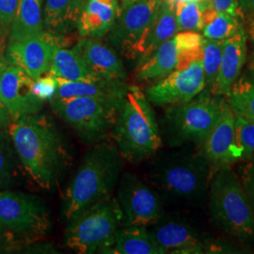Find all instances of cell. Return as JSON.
<instances>
[{
    "mask_svg": "<svg viewBox=\"0 0 254 254\" xmlns=\"http://www.w3.org/2000/svg\"><path fill=\"white\" fill-rule=\"evenodd\" d=\"M160 3L161 0H129L120 5V13L108 33V40L127 59L139 57L140 47Z\"/></svg>",
    "mask_w": 254,
    "mask_h": 254,
    "instance_id": "8fae6325",
    "label": "cell"
},
{
    "mask_svg": "<svg viewBox=\"0 0 254 254\" xmlns=\"http://www.w3.org/2000/svg\"><path fill=\"white\" fill-rule=\"evenodd\" d=\"M57 89L56 77L47 73L45 76H41L33 83V91L37 97L43 101H49L53 96Z\"/></svg>",
    "mask_w": 254,
    "mask_h": 254,
    "instance_id": "836d02e7",
    "label": "cell"
},
{
    "mask_svg": "<svg viewBox=\"0 0 254 254\" xmlns=\"http://www.w3.org/2000/svg\"><path fill=\"white\" fill-rule=\"evenodd\" d=\"M6 37V34L4 33V30L2 28V26L0 24V52L2 50V46H3V42H4V38Z\"/></svg>",
    "mask_w": 254,
    "mask_h": 254,
    "instance_id": "b9f144b4",
    "label": "cell"
},
{
    "mask_svg": "<svg viewBox=\"0 0 254 254\" xmlns=\"http://www.w3.org/2000/svg\"><path fill=\"white\" fill-rule=\"evenodd\" d=\"M19 160L41 189L54 190L71 165L64 133L54 119L41 112L13 120L8 127Z\"/></svg>",
    "mask_w": 254,
    "mask_h": 254,
    "instance_id": "6da1fadb",
    "label": "cell"
},
{
    "mask_svg": "<svg viewBox=\"0 0 254 254\" xmlns=\"http://www.w3.org/2000/svg\"><path fill=\"white\" fill-rule=\"evenodd\" d=\"M201 59L173 71L146 90L149 102L156 107H168L191 100L205 89Z\"/></svg>",
    "mask_w": 254,
    "mask_h": 254,
    "instance_id": "9a60e30c",
    "label": "cell"
},
{
    "mask_svg": "<svg viewBox=\"0 0 254 254\" xmlns=\"http://www.w3.org/2000/svg\"><path fill=\"white\" fill-rule=\"evenodd\" d=\"M8 65H9V64H8V63L6 62L5 58L0 56V74L3 73V71L7 68V66H8Z\"/></svg>",
    "mask_w": 254,
    "mask_h": 254,
    "instance_id": "60d3db41",
    "label": "cell"
},
{
    "mask_svg": "<svg viewBox=\"0 0 254 254\" xmlns=\"http://www.w3.org/2000/svg\"><path fill=\"white\" fill-rule=\"evenodd\" d=\"M12 122V117L9 110L0 102V130L7 129Z\"/></svg>",
    "mask_w": 254,
    "mask_h": 254,
    "instance_id": "8d00e7d4",
    "label": "cell"
},
{
    "mask_svg": "<svg viewBox=\"0 0 254 254\" xmlns=\"http://www.w3.org/2000/svg\"><path fill=\"white\" fill-rule=\"evenodd\" d=\"M34 80L22 69L8 65L0 74V102L9 110L12 121L41 112L46 102L33 91Z\"/></svg>",
    "mask_w": 254,
    "mask_h": 254,
    "instance_id": "2e32d148",
    "label": "cell"
},
{
    "mask_svg": "<svg viewBox=\"0 0 254 254\" xmlns=\"http://www.w3.org/2000/svg\"><path fill=\"white\" fill-rule=\"evenodd\" d=\"M227 102L205 89L191 100L166 107L159 128L172 148L201 145L217 124Z\"/></svg>",
    "mask_w": 254,
    "mask_h": 254,
    "instance_id": "8992f818",
    "label": "cell"
},
{
    "mask_svg": "<svg viewBox=\"0 0 254 254\" xmlns=\"http://www.w3.org/2000/svg\"><path fill=\"white\" fill-rule=\"evenodd\" d=\"M124 158L114 143H95L82 159L64 195L63 215L69 222L93 203L113 196Z\"/></svg>",
    "mask_w": 254,
    "mask_h": 254,
    "instance_id": "3957f363",
    "label": "cell"
},
{
    "mask_svg": "<svg viewBox=\"0 0 254 254\" xmlns=\"http://www.w3.org/2000/svg\"><path fill=\"white\" fill-rule=\"evenodd\" d=\"M118 1H119V0H118Z\"/></svg>",
    "mask_w": 254,
    "mask_h": 254,
    "instance_id": "f6af8a7d",
    "label": "cell"
},
{
    "mask_svg": "<svg viewBox=\"0 0 254 254\" xmlns=\"http://www.w3.org/2000/svg\"><path fill=\"white\" fill-rule=\"evenodd\" d=\"M18 154L9 130H0V190H6L18 174Z\"/></svg>",
    "mask_w": 254,
    "mask_h": 254,
    "instance_id": "f1b7e54d",
    "label": "cell"
},
{
    "mask_svg": "<svg viewBox=\"0 0 254 254\" xmlns=\"http://www.w3.org/2000/svg\"><path fill=\"white\" fill-rule=\"evenodd\" d=\"M247 36L244 29H240L236 35L223 41L221 63L217 80L211 92L227 96L234 83L238 79L239 74L246 63L247 58Z\"/></svg>",
    "mask_w": 254,
    "mask_h": 254,
    "instance_id": "d6986e66",
    "label": "cell"
},
{
    "mask_svg": "<svg viewBox=\"0 0 254 254\" xmlns=\"http://www.w3.org/2000/svg\"><path fill=\"white\" fill-rule=\"evenodd\" d=\"M235 116L236 140L242 149V160H254V123Z\"/></svg>",
    "mask_w": 254,
    "mask_h": 254,
    "instance_id": "1f68e13d",
    "label": "cell"
},
{
    "mask_svg": "<svg viewBox=\"0 0 254 254\" xmlns=\"http://www.w3.org/2000/svg\"><path fill=\"white\" fill-rule=\"evenodd\" d=\"M210 163L200 153L181 149L158 154L148 164L144 180L162 200L187 207L201 206L208 197Z\"/></svg>",
    "mask_w": 254,
    "mask_h": 254,
    "instance_id": "7a4b0ae2",
    "label": "cell"
},
{
    "mask_svg": "<svg viewBox=\"0 0 254 254\" xmlns=\"http://www.w3.org/2000/svg\"><path fill=\"white\" fill-rule=\"evenodd\" d=\"M253 41H254V29L253 30Z\"/></svg>",
    "mask_w": 254,
    "mask_h": 254,
    "instance_id": "ee69618b",
    "label": "cell"
},
{
    "mask_svg": "<svg viewBox=\"0 0 254 254\" xmlns=\"http://www.w3.org/2000/svg\"><path fill=\"white\" fill-rule=\"evenodd\" d=\"M210 6V0L176 4L174 9L178 31H202L205 26V10Z\"/></svg>",
    "mask_w": 254,
    "mask_h": 254,
    "instance_id": "83f0119b",
    "label": "cell"
},
{
    "mask_svg": "<svg viewBox=\"0 0 254 254\" xmlns=\"http://www.w3.org/2000/svg\"><path fill=\"white\" fill-rule=\"evenodd\" d=\"M20 0H0V24L7 35L15 15Z\"/></svg>",
    "mask_w": 254,
    "mask_h": 254,
    "instance_id": "e575fe53",
    "label": "cell"
},
{
    "mask_svg": "<svg viewBox=\"0 0 254 254\" xmlns=\"http://www.w3.org/2000/svg\"><path fill=\"white\" fill-rule=\"evenodd\" d=\"M249 79L254 84V57L252 59L250 65H249Z\"/></svg>",
    "mask_w": 254,
    "mask_h": 254,
    "instance_id": "f35d334b",
    "label": "cell"
},
{
    "mask_svg": "<svg viewBox=\"0 0 254 254\" xmlns=\"http://www.w3.org/2000/svg\"><path fill=\"white\" fill-rule=\"evenodd\" d=\"M213 8L217 12L228 13L236 16L238 1L237 0H210Z\"/></svg>",
    "mask_w": 254,
    "mask_h": 254,
    "instance_id": "d590c367",
    "label": "cell"
},
{
    "mask_svg": "<svg viewBox=\"0 0 254 254\" xmlns=\"http://www.w3.org/2000/svg\"><path fill=\"white\" fill-rule=\"evenodd\" d=\"M209 213L228 238L248 250L254 246V217L245 190L231 165L217 168L209 183Z\"/></svg>",
    "mask_w": 254,
    "mask_h": 254,
    "instance_id": "5b68a950",
    "label": "cell"
},
{
    "mask_svg": "<svg viewBox=\"0 0 254 254\" xmlns=\"http://www.w3.org/2000/svg\"><path fill=\"white\" fill-rule=\"evenodd\" d=\"M178 32L175 9L171 3L161 0L160 6L152 26L140 47L138 64L144 62L166 41Z\"/></svg>",
    "mask_w": 254,
    "mask_h": 254,
    "instance_id": "7402d4cb",
    "label": "cell"
},
{
    "mask_svg": "<svg viewBox=\"0 0 254 254\" xmlns=\"http://www.w3.org/2000/svg\"><path fill=\"white\" fill-rule=\"evenodd\" d=\"M119 13L118 0H87L76 28L81 37L99 39L109 33Z\"/></svg>",
    "mask_w": 254,
    "mask_h": 254,
    "instance_id": "ffe728a7",
    "label": "cell"
},
{
    "mask_svg": "<svg viewBox=\"0 0 254 254\" xmlns=\"http://www.w3.org/2000/svg\"><path fill=\"white\" fill-rule=\"evenodd\" d=\"M51 75L70 81H93L102 79L92 73L74 48L59 47L55 50L49 72Z\"/></svg>",
    "mask_w": 254,
    "mask_h": 254,
    "instance_id": "d4e9b609",
    "label": "cell"
},
{
    "mask_svg": "<svg viewBox=\"0 0 254 254\" xmlns=\"http://www.w3.org/2000/svg\"><path fill=\"white\" fill-rule=\"evenodd\" d=\"M121 210L113 196L93 203L69 221L65 242L80 254H109L121 227Z\"/></svg>",
    "mask_w": 254,
    "mask_h": 254,
    "instance_id": "ba28073f",
    "label": "cell"
},
{
    "mask_svg": "<svg viewBox=\"0 0 254 254\" xmlns=\"http://www.w3.org/2000/svg\"><path fill=\"white\" fill-rule=\"evenodd\" d=\"M149 229L163 254H206L211 238L197 224L178 214H164Z\"/></svg>",
    "mask_w": 254,
    "mask_h": 254,
    "instance_id": "4fadbf2b",
    "label": "cell"
},
{
    "mask_svg": "<svg viewBox=\"0 0 254 254\" xmlns=\"http://www.w3.org/2000/svg\"><path fill=\"white\" fill-rule=\"evenodd\" d=\"M124 99L91 96L51 98L55 114L73 129L84 142L97 143L110 135Z\"/></svg>",
    "mask_w": 254,
    "mask_h": 254,
    "instance_id": "52a82bcc",
    "label": "cell"
},
{
    "mask_svg": "<svg viewBox=\"0 0 254 254\" xmlns=\"http://www.w3.org/2000/svg\"><path fill=\"white\" fill-rule=\"evenodd\" d=\"M84 0H46L44 26L46 31L64 35L77 27Z\"/></svg>",
    "mask_w": 254,
    "mask_h": 254,
    "instance_id": "603a6c76",
    "label": "cell"
},
{
    "mask_svg": "<svg viewBox=\"0 0 254 254\" xmlns=\"http://www.w3.org/2000/svg\"><path fill=\"white\" fill-rule=\"evenodd\" d=\"M73 48L97 77L123 81L127 79V70L118 55L97 39L82 37Z\"/></svg>",
    "mask_w": 254,
    "mask_h": 254,
    "instance_id": "ac0fdd59",
    "label": "cell"
},
{
    "mask_svg": "<svg viewBox=\"0 0 254 254\" xmlns=\"http://www.w3.org/2000/svg\"><path fill=\"white\" fill-rule=\"evenodd\" d=\"M109 254H163L149 229L142 226L120 227Z\"/></svg>",
    "mask_w": 254,
    "mask_h": 254,
    "instance_id": "484cf974",
    "label": "cell"
},
{
    "mask_svg": "<svg viewBox=\"0 0 254 254\" xmlns=\"http://www.w3.org/2000/svg\"><path fill=\"white\" fill-rule=\"evenodd\" d=\"M239 1V5L246 11L254 13V0H237Z\"/></svg>",
    "mask_w": 254,
    "mask_h": 254,
    "instance_id": "74e56055",
    "label": "cell"
},
{
    "mask_svg": "<svg viewBox=\"0 0 254 254\" xmlns=\"http://www.w3.org/2000/svg\"><path fill=\"white\" fill-rule=\"evenodd\" d=\"M57 79V89L52 98H66L73 96H91L112 99H124L129 86L117 79H98L93 81H70Z\"/></svg>",
    "mask_w": 254,
    "mask_h": 254,
    "instance_id": "44dd1931",
    "label": "cell"
},
{
    "mask_svg": "<svg viewBox=\"0 0 254 254\" xmlns=\"http://www.w3.org/2000/svg\"><path fill=\"white\" fill-rule=\"evenodd\" d=\"M64 36L43 31L28 39L9 42L4 58L9 65L17 66L36 80L49 72L55 50L65 47Z\"/></svg>",
    "mask_w": 254,
    "mask_h": 254,
    "instance_id": "5bb4252c",
    "label": "cell"
},
{
    "mask_svg": "<svg viewBox=\"0 0 254 254\" xmlns=\"http://www.w3.org/2000/svg\"><path fill=\"white\" fill-rule=\"evenodd\" d=\"M126 1H129V0H121V2H120V5H121L123 2H126Z\"/></svg>",
    "mask_w": 254,
    "mask_h": 254,
    "instance_id": "7bdbcfd3",
    "label": "cell"
},
{
    "mask_svg": "<svg viewBox=\"0 0 254 254\" xmlns=\"http://www.w3.org/2000/svg\"><path fill=\"white\" fill-rule=\"evenodd\" d=\"M238 177L245 190L254 217V160H248L247 163L241 167Z\"/></svg>",
    "mask_w": 254,
    "mask_h": 254,
    "instance_id": "d6a6232c",
    "label": "cell"
},
{
    "mask_svg": "<svg viewBox=\"0 0 254 254\" xmlns=\"http://www.w3.org/2000/svg\"><path fill=\"white\" fill-rule=\"evenodd\" d=\"M116 200L122 215L121 227H149L163 215L159 193L135 173H122Z\"/></svg>",
    "mask_w": 254,
    "mask_h": 254,
    "instance_id": "30bf717a",
    "label": "cell"
},
{
    "mask_svg": "<svg viewBox=\"0 0 254 254\" xmlns=\"http://www.w3.org/2000/svg\"><path fill=\"white\" fill-rule=\"evenodd\" d=\"M109 136L124 160L131 163L153 157L161 148L159 124L152 104L139 88L129 86Z\"/></svg>",
    "mask_w": 254,
    "mask_h": 254,
    "instance_id": "277c9868",
    "label": "cell"
},
{
    "mask_svg": "<svg viewBox=\"0 0 254 254\" xmlns=\"http://www.w3.org/2000/svg\"><path fill=\"white\" fill-rule=\"evenodd\" d=\"M242 28L243 27L237 21L236 16L217 12L214 18L204 26L202 32L206 39L224 41L236 35Z\"/></svg>",
    "mask_w": 254,
    "mask_h": 254,
    "instance_id": "4dcf8cb0",
    "label": "cell"
},
{
    "mask_svg": "<svg viewBox=\"0 0 254 254\" xmlns=\"http://www.w3.org/2000/svg\"><path fill=\"white\" fill-rule=\"evenodd\" d=\"M203 39L198 32L176 33L144 62L137 64L136 78L140 81L161 78L195 60L201 59Z\"/></svg>",
    "mask_w": 254,
    "mask_h": 254,
    "instance_id": "7c38bea8",
    "label": "cell"
},
{
    "mask_svg": "<svg viewBox=\"0 0 254 254\" xmlns=\"http://www.w3.org/2000/svg\"><path fill=\"white\" fill-rule=\"evenodd\" d=\"M44 0H20L9 28V42L36 36L45 31Z\"/></svg>",
    "mask_w": 254,
    "mask_h": 254,
    "instance_id": "cb8c5ba5",
    "label": "cell"
},
{
    "mask_svg": "<svg viewBox=\"0 0 254 254\" xmlns=\"http://www.w3.org/2000/svg\"><path fill=\"white\" fill-rule=\"evenodd\" d=\"M223 49V41L203 39L201 46V61L203 66V73L205 86H208L212 91L215 82L217 80L219 67L221 63Z\"/></svg>",
    "mask_w": 254,
    "mask_h": 254,
    "instance_id": "f546056e",
    "label": "cell"
},
{
    "mask_svg": "<svg viewBox=\"0 0 254 254\" xmlns=\"http://www.w3.org/2000/svg\"><path fill=\"white\" fill-rule=\"evenodd\" d=\"M235 123L236 116L227 105L200 145V154L210 165L219 168L242 160V149L236 140Z\"/></svg>",
    "mask_w": 254,
    "mask_h": 254,
    "instance_id": "e0dca14e",
    "label": "cell"
},
{
    "mask_svg": "<svg viewBox=\"0 0 254 254\" xmlns=\"http://www.w3.org/2000/svg\"><path fill=\"white\" fill-rule=\"evenodd\" d=\"M0 226L25 243L42 240L51 228L50 210L42 198L0 190Z\"/></svg>",
    "mask_w": 254,
    "mask_h": 254,
    "instance_id": "9c48e42d",
    "label": "cell"
},
{
    "mask_svg": "<svg viewBox=\"0 0 254 254\" xmlns=\"http://www.w3.org/2000/svg\"><path fill=\"white\" fill-rule=\"evenodd\" d=\"M227 105L235 115L254 123V84L249 77H238L227 94Z\"/></svg>",
    "mask_w": 254,
    "mask_h": 254,
    "instance_id": "4316f807",
    "label": "cell"
},
{
    "mask_svg": "<svg viewBox=\"0 0 254 254\" xmlns=\"http://www.w3.org/2000/svg\"><path fill=\"white\" fill-rule=\"evenodd\" d=\"M166 1L171 3L174 7L178 3H189V2H193V1H204V0H166Z\"/></svg>",
    "mask_w": 254,
    "mask_h": 254,
    "instance_id": "ab89813d",
    "label": "cell"
}]
</instances>
